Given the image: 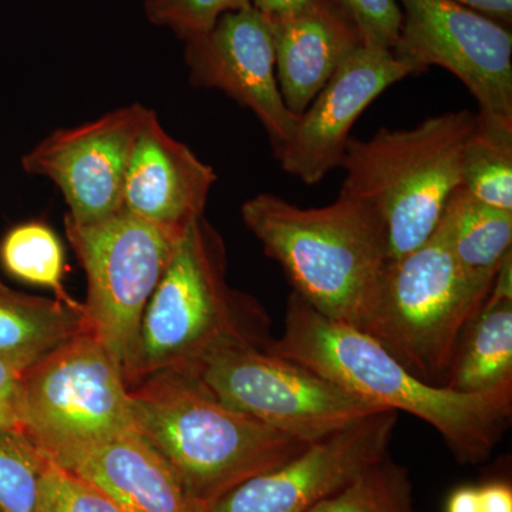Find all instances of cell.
Wrapping results in <instances>:
<instances>
[{"instance_id":"1","label":"cell","mask_w":512,"mask_h":512,"mask_svg":"<svg viewBox=\"0 0 512 512\" xmlns=\"http://www.w3.org/2000/svg\"><path fill=\"white\" fill-rule=\"evenodd\" d=\"M268 350L379 409L426 421L460 463L490 456L511 421L512 384L483 393L431 386L362 330L320 315L295 292L288 299L284 333Z\"/></svg>"},{"instance_id":"2","label":"cell","mask_w":512,"mask_h":512,"mask_svg":"<svg viewBox=\"0 0 512 512\" xmlns=\"http://www.w3.org/2000/svg\"><path fill=\"white\" fill-rule=\"evenodd\" d=\"M128 390L138 433L168 461L198 512L311 446L225 406L195 373H158Z\"/></svg>"},{"instance_id":"3","label":"cell","mask_w":512,"mask_h":512,"mask_svg":"<svg viewBox=\"0 0 512 512\" xmlns=\"http://www.w3.org/2000/svg\"><path fill=\"white\" fill-rule=\"evenodd\" d=\"M224 241L204 217L181 237L141 319L133 357L123 370L128 389L158 375L197 372L201 360L228 345L268 349V315L229 288Z\"/></svg>"},{"instance_id":"4","label":"cell","mask_w":512,"mask_h":512,"mask_svg":"<svg viewBox=\"0 0 512 512\" xmlns=\"http://www.w3.org/2000/svg\"><path fill=\"white\" fill-rule=\"evenodd\" d=\"M241 214L296 295L320 315L356 328L389 261L386 225L376 210L342 192L333 204L309 210L259 194Z\"/></svg>"},{"instance_id":"5","label":"cell","mask_w":512,"mask_h":512,"mask_svg":"<svg viewBox=\"0 0 512 512\" xmlns=\"http://www.w3.org/2000/svg\"><path fill=\"white\" fill-rule=\"evenodd\" d=\"M476 123L470 110L448 111L412 130L380 128L370 140L349 138L340 192L380 215L389 261L416 251L436 231L461 185V158Z\"/></svg>"},{"instance_id":"6","label":"cell","mask_w":512,"mask_h":512,"mask_svg":"<svg viewBox=\"0 0 512 512\" xmlns=\"http://www.w3.org/2000/svg\"><path fill=\"white\" fill-rule=\"evenodd\" d=\"M495 275L464 269L436 229L416 251L386 262L356 329L412 375L446 387L461 335L484 305Z\"/></svg>"},{"instance_id":"7","label":"cell","mask_w":512,"mask_h":512,"mask_svg":"<svg viewBox=\"0 0 512 512\" xmlns=\"http://www.w3.org/2000/svg\"><path fill=\"white\" fill-rule=\"evenodd\" d=\"M123 370L89 330L39 357L23 373V434L59 464L137 430Z\"/></svg>"},{"instance_id":"8","label":"cell","mask_w":512,"mask_h":512,"mask_svg":"<svg viewBox=\"0 0 512 512\" xmlns=\"http://www.w3.org/2000/svg\"><path fill=\"white\" fill-rule=\"evenodd\" d=\"M70 244L86 271L87 330L126 369L141 319L181 234L121 210L96 224L64 218Z\"/></svg>"},{"instance_id":"9","label":"cell","mask_w":512,"mask_h":512,"mask_svg":"<svg viewBox=\"0 0 512 512\" xmlns=\"http://www.w3.org/2000/svg\"><path fill=\"white\" fill-rule=\"evenodd\" d=\"M195 375L225 406L306 444L383 410L308 367L251 345L214 350Z\"/></svg>"},{"instance_id":"10","label":"cell","mask_w":512,"mask_h":512,"mask_svg":"<svg viewBox=\"0 0 512 512\" xmlns=\"http://www.w3.org/2000/svg\"><path fill=\"white\" fill-rule=\"evenodd\" d=\"M393 52L416 70L443 67L476 97L485 119L512 123L511 29L457 0H400Z\"/></svg>"},{"instance_id":"11","label":"cell","mask_w":512,"mask_h":512,"mask_svg":"<svg viewBox=\"0 0 512 512\" xmlns=\"http://www.w3.org/2000/svg\"><path fill=\"white\" fill-rule=\"evenodd\" d=\"M147 107L134 103L82 126L43 138L22 158L23 170L52 180L77 225L96 224L123 210L134 141Z\"/></svg>"},{"instance_id":"12","label":"cell","mask_w":512,"mask_h":512,"mask_svg":"<svg viewBox=\"0 0 512 512\" xmlns=\"http://www.w3.org/2000/svg\"><path fill=\"white\" fill-rule=\"evenodd\" d=\"M397 412L380 410L249 478L202 512H306L387 457Z\"/></svg>"},{"instance_id":"13","label":"cell","mask_w":512,"mask_h":512,"mask_svg":"<svg viewBox=\"0 0 512 512\" xmlns=\"http://www.w3.org/2000/svg\"><path fill=\"white\" fill-rule=\"evenodd\" d=\"M185 63L192 86L221 90L251 110L274 151L292 137L301 116L279 92L274 28L254 6L225 13L210 32L185 42Z\"/></svg>"},{"instance_id":"14","label":"cell","mask_w":512,"mask_h":512,"mask_svg":"<svg viewBox=\"0 0 512 512\" xmlns=\"http://www.w3.org/2000/svg\"><path fill=\"white\" fill-rule=\"evenodd\" d=\"M417 74L393 50L359 46L299 117L292 137L275 150L285 173L319 184L342 165L350 130L363 111L394 83Z\"/></svg>"},{"instance_id":"15","label":"cell","mask_w":512,"mask_h":512,"mask_svg":"<svg viewBox=\"0 0 512 512\" xmlns=\"http://www.w3.org/2000/svg\"><path fill=\"white\" fill-rule=\"evenodd\" d=\"M214 168L171 137L148 109L134 141L123 192V210L157 227L183 234L204 217Z\"/></svg>"},{"instance_id":"16","label":"cell","mask_w":512,"mask_h":512,"mask_svg":"<svg viewBox=\"0 0 512 512\" xmlns=\"http://www.w3.org/2000/svg\"><path fill=\"white\" fill-rule=\"evenodd\" d=\"M269 20L279 92L286 107L302 116L362 39L338 0H309L292 15Z\"/></svg>"},{"instance_id":"17","label":"cell","mask_w":512,"mask_h":512,"mask_svg":"<svg viewBox=\"0 0 512 512\" xmlns=\"http://www.w3.org/2000/svg\"><path fill=\"white\" fill-rule=\"evenodd\" d=\"M56 466L94 485L123 512H198L168 461L138 430L101 441Z\"/></svg>"},{"instance_id":"18","label":"cell","mask_w":512,"mask_h":512,"mask_svg":"<svg viewBox=\"0 0 512 512\" xmlns=\"http://www.w3.org/2000/svg\"><path fill=\"white\" fill-rule=\"evenodd\" d=\"M512 252L505 256L484 305L458 342L447 387L483 393L512 384Z\"/></svg>"},{"instance_id":"19","label":"cell","mask_w":512,"mask_h":512,"mask_svg":"<svg viewBox=\"0 0 512 512\" xmlns=\"http://www.w3.org/2000/svg\"><path fill=\"white\" fill-rule=\"evenodd\" d=\"M87 330L82 305L15 291L0 281V357L35 363Z\"/></svg>"},{"instance_id":"20","label":"cell","mask_w":512,"mask_h":512,"mask_svg":"<svg viewBox=\"0 0 512 512\" xmlns=\"http://www.w3.org/2000/svg\"><path fill=\"white\" fill-rule=\"evenodd\" d=\"M436 229L470 272H497L511 252L512 211L478 201L461 185L448 198Z\"/></svg>"},{"instance_id":"21","label":"cell","mask_w":512,"mask_h":512,"mask_svg":"<svg viewBox=\"0 0 512 512\" xmlns=\"http://www.w3.org/2000/svg\"><path fill=\"white\" fill-rule=\"evenodd\" d=\"M461 187L484 204L512 211V123L477 114L461 158Z\"/></svg>"},{"instance_id":"22","label":"cell","mask_w":512,"mask_h":512,"mask_svg":"<svg viewBox=\"0 0 512 512\" xmlns=\"http://www.w3.org/2000/svg\"><path fill=\"white\" fill-rule=\"evenodd\" d=\"M0 265L13 278L52 289L60 301L77 305L63 285L62 242L43 222H25L9 229L0 241Z\"/></svg>"},{"instance_id":"23","label":"cell","mask_w":512,"mask_h":512,"mask_svg":"<svg viewBox=\"0 0 512 512\" xmlns=\"http://www.w3.org/2000/svg\"><path fill=\"white\" fill-rule=\"evenodd\" d=\"M306 512H414L412 481L406 468L384 457Z\"/></svg>"},{"instance_id":"24","label":"cell","mask_w":512,"mask_h":512,"mask_svg":"<svg viewBox=\"0 0 512 512\" xmlns=\"http://www.w3.org/2000/svg\"><path fill=\"white\" fill-rule=\"evenodd\" d=\"M45 463L25 434L0 431V512H37Z\"/></svg>"},{"instance_id":"25","label":"cell","mask_w":512,"mask_h":512,"mask_svg":"<svg viewBox=\"0 0 512 512\" xmlns=\"http://www.w3.org/2000/svg\"><path fill=\"white\" fill-rule=\"evenodd\" d=\"M248 6H252L251 0H146L144 3L151 23L173 30L184 42L210 32L225 13Z\"/></svg>"},{"instance_id":"26","label":"cell","mask_w":512,"mask_h":512,"mask_svg":"<svg viewBox=\"0 0 512 512\" xmlns=\"http://www.w3.org/2000/svg\"><path fill=\"white\" fill-rule=\"evenodd\" d=\"M37 512H123L94 485L47 460L40 476Z\"/></svg>"},{"instance_id":"27","label":"cell","mask_w":512,"mask_h":512,"mask_svg":"<svg viewBox=\"0 0 512 512\" xmlns=\"http://www.w3.org/2000/svg\"><path fill=\"white\" fill-rule=\"evenodd\" d=\"M355 23L362 45L393 50L402 29L403 13L397 0H338Z\"/></svg>"},{"instance_id":"28","label":"cell","mask_w":512,"mask_h":512,"mask_svg":"<svg viewBox=\"0 0 512 512\" xmlns=\"http://www.w3.org/2000/svg\"><path fill=\"white\" fill-rule=\"evenodd\" d=\"M30 365L0 357V431L23 434L22 379Z\"/></svg>"},{"instance_id":"29","label":"cell","mask_w":512,"mask_h":512,"mask_svg":"<svg viewBox=\"0 0 512 512\" xmlns=\"http://www.w3.org/2000/svg\"><path fill=\"white\" fill-rule=\"evenodd\" d=\"M478 512H512V491L507 484L477 488Z\"/></svg>"},{"instance_id":"30","label":"cell","mask_w":512,"mask_h":512,"mask_svg":"<svg viewBox=\"0 0 512 512\" xmlns=\"http://www.w3.org/2000/svg\"><path fill=\"white\" fill-rule=\"evenodd\" d=\"M457 2L511 29L512 0H457Z\"/></svg>"},{"instance_id":"31","label":"cell","mask_w":512,"mask_h":512,"mask_svg":"<svg viewBox=\"0 0 512 512\" xmlns=\"http://www.w3.org/2000/svg\"><path fill=\"white\" fill-rule=\"evenodd\" d=\"M309 0H251V5L268 19L285 18L302 9Z\"/></svg>"},{"instance_id":"32","label":"cell","mask_w":512,"mask_h":512,"mask_svg":"<svg viewBox=\"0 0 512 512\" xmlns=\"http://www.w3.org/2000/svg\"><path fill=\"white\" fill-rule=\"evenodd\" d=\"M447 512H478L477 488H458L448 500Z\"/></svg>"}]
</instances>
